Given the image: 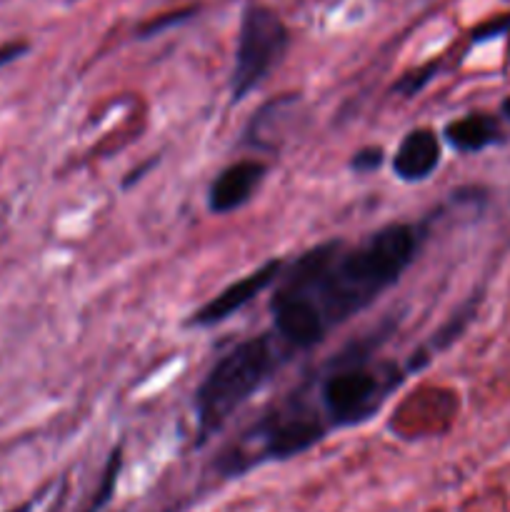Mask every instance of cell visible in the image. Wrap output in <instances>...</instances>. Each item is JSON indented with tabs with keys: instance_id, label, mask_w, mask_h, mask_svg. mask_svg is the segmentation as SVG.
<instances>
[{
	"instance_id": "cell-16",
	"label": "cell",
	"mask_w": 510,
	"mask_h": 512,
	"mask_svg": "<svg viewBox=\"0 0 510 512\" xmlns=\"http://www.w3.org/2000/svg\"><path fill=\"white\" fill-rule=\"evenodd\" d=\"M13 512H28V505H25V508H18V510H13Z\"/></svg>"
},
{
	"instance_id": "cell-15",
	"label": "cell",
	"mask_w": 510,
	"mask_h": 512,
	"mask_svg": "<svg viewBox=\"0 0 510 512\" xmlns=\"http://www.w3.org/2000/svg\"><path fill=\"white\" fill-rule=\"evenodd\" d=\"M503 113H505V118L510 120V98L503 103Z\"/></svg>"
},
{
	"instance_id": "cell-11",
	"label": "cell",
	"mask_w": 510,
	"mask_h": 512,
	"mask_svg": "<svg viewBox=\"0 0 510 512\" xmlns=\"http://www.w3.org/2000/svg\"><path fill=\"white\" fill-rule=\"evenodd\" d=\"M433 73H435V65H425V68L413 70V73H408L403 80H400L398 85H395V90H398V93H403V95H408V98H410V95L418 93L420 88H425V83L433 78Z\"/></svg>"
},
{
	"instance_id": "cell-10",
	"label": "cell",
	"mask_w": 510,
	"mask_h": 512,
	"mask_svg": "<svg viewBox=\"0 0 510 512\" xmlns=\"http://www.w3.org/2000/svg\"><path fill=\"white\" fill-rule=\"evenodd\" d=\"M383 160H385L383 148H375V145H370V148H360L358 153L353 155V160H350V168H353L355 173H373V170H378L380 165H383Z\"/></svg>"
},
{
	"instance_id": "cell-4",
	"label": "cell",
	"mask_w": 510,
	"mask_h": 512,
	"mask_svg": "<svg viewBox=\"0 0 510 512\" xmlns=\"http://www.w3.org/2000/svg\"><path fill=\"white\" fill-rule=\"evenodd\" d=\"M325 435V420L303 403H288L265 415L248 433L243 445L223 458L228 473H240L263 460H283L305 453Z\"/></svg>"
},
{
	"instance_id": "cell-8",
	"label": "cell",
	"mask_w": 510,
	"mask_h": 512,
	"mask_svg": "<svg viewBox=\"0 0 510 512\" xmlns=\"http://www.w3.org/2000/svg\"><path fill=\"white\" fill-rule=\"evenodd\" d=\"M440 165V143L438 135L428 128L410 130L400 140L393 158V173L405 183H420L430 178L433 170Z\"/></svg>"
},
{
	"instance_id": "cell-9",
	"label": "cell",
	"mask_w": 510,
	"mask_h": 512,
	"mask_svg": "<svg viewBox=\"0 0 510 512\" xmlns=\"http://www.w3.org/2000/svg\"><path fill=\"white\" fill-rule=\"evenodd\" d=\"M498 120L490 115H468L445 125V140L460 153H480L488 145L498 143Z\"/></svg>"
},
{
	"instance_id": "cell-7",
	"label": "cell",
	"mask_w": 510,
	"mask_h": 512,
	"mask_svg": "<svg viewBox=\"0 0 510 512\" xmlns=\"http://www.w3.org/2000/svg\"><path fill=\"white\" fill-rule=\"evenodd\" d=\"M265 173H268L265 163L253 158L238 160V163L228 165V168L213 180V185H210V210L218 215H225L243 208V205L255 195L258 185L263 183Z\"/></svg>"
},
{
	"instance_id": "cell-1",
	"label": "cell",
	"mask_w": 510,
	"mask_h": 512,
	"mask_svg": "<svg viewBox=\"0 0 510 512\" xmlns=\"http://www.w3.org/2000/svg\"><path fill=\"white\" fill-rule=\"evenodd\" d=\"M418 243V228L408 223L385 225L355 248L328 240L305 250L288 275H280L275 293L295 295L313 305L330 330L393 288L413 263Z\"/></svg>"
},
{
	"instance_id": "cell-12",
	"label": "cell",
	"mask_w": 510,
	"mask_h": 512,
	"mask_svg": "<svg viewBox=\"0 0 510 512\" xmlns=\"http://www.w3.org/2000/svg\"><path fill=\"white\" fill-rule=\"evenodd\" d=\"M190 15H193V8H188V10H175V13H165L163 18H155V20H150V23H145L143 28H140V35H143V38H148V35L160 33V30L170 28V25L183 23V20H188Z\"/></svg>"
},
{
	"instance_id": "cell-2",
	"label": "cell",
	"mask_w": 510,
	"mask_h": 512,
	"mask_svg": "<svg viewBox=\"0 0 510 512\" xmlns=\"http://www.w3.org/2000/svg\"><path fill=\"white\" fill-rule=\"evenodd\" d=\"M280 358L268 335L243 340L210 368L195 393V415L203 438L223 428L230 415L248 403L275 373Z\"/></svg>"
},
{
	"instance_id": "cell-6",
	"label": "cell",
	"mask_w": 510,
	"mask_h": 512,
	"mask_svg": "<svg viewBox=\"0 0 510 512\" xmlns=\"http://www.w3.org/2000/svg\"><path fill=\"white\" fill-rule=\"evenodd\" d=\"M283 273V263L280 260H268L265 265H260L258 270H253L250 275L240 278L238 283L228 285L223 293L215 295L210 303H205L203 308H198L190 318V325H198V328H210V325H218L223 320H228L230 315L238 313L240 308L250 303V300L258 298L263 290H268L275 280Z\"/></svg>"
},
{
	"instance_id": "cell-5",
	"label": "cell",
	"mask_w": 510,
	"mask_h": 512,
	"mask_svg": "<svg viewBox=\"0 0 510 512\" xmlns=\"http://www.w3.org/2000/svg\"><path fill=\"white\" fill-rule=\"evenodd\" d=\"M290 45L288 28L283 20L263 5H248L240 20L238 48L233 68V100H243L258 88L270 70L283 60Z\"/></svg>"
},
{
	"instance_id": "cell-3",
	"label": "cell",
	"mask_w": 510,
	"mask_h": 512,
	"mask_svg": "<svg viewBox=\"0 0 510 512\" xmlns=\"http://www.w3.org/2000/svg\"><path fill=\"white\" fill-rule=\"evenodd\" d=\"M393 363L368 365L363 358H340L320 383L325 418L335 428H350L373 418L395 388Z\"/></svg>"
},
{
	"instance_id": "cell-13",
	"label": "cell",
	"mask_w": 510,
	"mask_h": 512,
	"mask_svg": "<svg viewBox=\"0 0 510 512\" xmlns=\"http://www.w3.org/2000/svg\"><path fill=\"white\" fill-rule=\"evenodd\" d=\"M510 33V13L508 15H498V18L488 20V23L478 25L473 30V40L480 43V40H490V38H498V35Z\"/></svg>"
},
{
	"instance_id": "cell-14",
	"label": "cell",
	"mask_w": 510,
	"mask_h": 512,
	"mask_svg": "<svg viewBox=\"0 0 510 512\" xmlns=\"http://www.w3.org/2000/svg\"><path fill=\"white\" fill-rule=\"evenodd\" d=\"M25 50H28V45H25V43H8V45H3V48H0V65H5V63H10V60L20 58V55H23Z\"/></svg>"
}]
</instances>
